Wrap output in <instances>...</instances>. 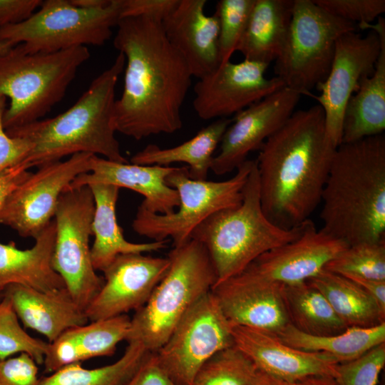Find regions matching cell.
Wrapping results in <instances>:
<instances>
[{
    "mask_svg": "<svg viewBox=\"0 0 385 385\" xmlns=\"http://www.w3.org/2000/svg\"><path fill=\"white\" fill-rule=\"evenodd\" d=\"M7 297L24 326L41 334L51 343L66 330L88 323L82 309L67 289L41 292L20 284L5 289Z\"/></svg>",
    "mask_w": 385,
    "mask_h": 385,
    "instance_id": "603a6c76",
    "label": "cell"
},
{
    "mask_svg": "<svg viewBox=\"0 0 385 385\" xmlns=\"http://www.w3.org/2000/svg\"><path fill=\"white\" fill-rule=\"evenodd\" d=\"M168 257L143 253L117 256L102 272L104 283L85 309L89 322L126 314L142 307L166 274Z\"/></svg>",
    "mask_w": 385,
    "mask_h": 385,
    "instance_id": "e0dca14e",
    "label": "cell"
},
{
    "mask_svg": "<svg viewBox=\"0 0 385 385\" xmlns=\"http://www.w3.org/2000/svg\"><path fill=\"white\" fill-rule=\"evenodd\" d=\"M14 45L9 43L0 41V55L4 54L11 49Z\"/></svg>",
    "mask_w": 385,
    "mask_h": 385,
    "instance_id": "f907efd6",
    "label": "cell"
},
{
    "mask_svg": "<svg viewBox=\"0 0 385 385\" xmlns=\"http://www.w3.org/2000/svg\"><path fill=\"white\" fill-rule=\"evenodd\" d=\"M179 0H123L120 19L148 17L161 21L173 10Z\"/></svg>",
    "mask_w": 385,
    "mask_h": 385,
    "instance_id": "b9f144b4",
    "label": "cell"
},
{
    "mask_svg": "<svg viewBox=\"0 0 385 385\" xmlns=\"http://www.w3.org/2000/svg\"><path fill=\"white\" fill-rule=\"evenodd\" d=\"M125 385H175L160 366L155 352H151Z\"/></svg>",
    "mask_w": 385,
    "mask_h": 385,
    "instance_id": "ee69618b",
    "label": "cell"
},
{
    "mask_svg": "<svg viewBox=\"0 0 385 385\" xmlns=\"http://www.w3.org/2000/svg\"><path fill=\"white\" fill-rule=\"evenodd\" d=\"M268 66L247 59L220 64L195 85V113L202 120L228 118L285 86L277 76L266 78Z\"/></svg>",
    "mask_w": 385,
    "mask_h": 385,
    "instance_id": "9a60e30c",
    "label": "cell"
},
{
    "mask_svg": "<svg viewBox=\"0 0 385 385\" xmlns=\"http://www.w3.org/2000/svg\"><path fill=\"white\" fill-rule=\"evenodd\" d=\"M348 246L317 230L309 220L298 238L262 254L245 270L284 285L296 284L316 276Z\"/></svg>",
    "mask_w": 385,
    "mask_h": 385,
    "instance_id": "d6986e66",
    "label": "cell"
},
{
    "mask_svg": "<svg viewBox=\"0 0 385 385\" xmlns=\"http://www.w3.org/2000/svg\"><path fill=\"white\" fill-rule=\"evenodd\" d=\"M232 118H218L200 130L187 141L169 148L150 144L135 153L130 163L141 165L170 166L175 163L188 164V175L192 180L207 179L215 151Z\"/></svg>",
    "mask_w": 385,
    "mask_h": 385,
    "instance_id": "f1b7e54d",
    "label": "cell"
},
{
    "mask_svg": "<svg viewBox=\"0 0 385 385\" xmlns=\"http://www.w3.org/2000/svg\"><path fill=\"white\" fill-rule=\"evenodd\" d=\"M385 130V31L373 73L364 77L344 110L342 143L383 134Z\"/></svg>",
    "mask_w": 385,
    "mask_h": 385,
    "instance_id": "83f0119b",
    "label": "cell"
},
{
    "mask_svg": "<svg viewBox=\"0 0 385 385\" xmlns=\"http://www.w3.org/2000/svg\"><path fill=\"white\" fill-rule=\"evenodd\" d=\"M257 370L252 361L233 345L210 358L196 374L193 385H248Z\"/></svg>",
    "mask_w": 385,
    "mask_h": 385,
    "instance_id": "836d02e7",
    "label": "cell"
},
{
    "mask_svg": "<svg viewBox=\"0 0 385 385\" xmlns=\"http://www.w3.org/2000/svg\"><path fill=\"white\" fill-rule=\"evenodd\" d=\"M56 225L52 220L34 239V246L20 250L14 242L0 243V291L20 284L41 292L65 288L52 267Z\"/></svg>",
    "mask_w": 385,
    "mask_h": 385,
    "instance_id": "d4e9b609",
    "label": "cell"
},
{
    "mask_svg": "<svg viewBox=\"0 0 385 385\" xmlns=\"http://www.w3.org/2000/svg\"><path fill=\"white\" fill-rule=\"evenodd\" d=\"M359 28L371 29L366 36L356 31L346 33L337 41L329 73L317 90L311 93L322 107L327 136L334 148L342 143L344 113L349 98L356 91L361 80L371 75L379 56L381 34L385 20L364 24Z\"/></svg>",
    "mask_w": 385,
    "mask_h": 385,
    "instance_id": "4fadbf2b",
    "label": "cell"
},
{
    "mask_svg": "<svg viewBox=\"0 0 385 385\" xmlns=\"http://www.w3.org/2000/svg\"><path fill=\"white\" fill-rule=\"evenodd\" d=\"M206 4V0H179L161 22L168 41L183 56L192 76L198 79L220 64L219 24L214 14H205Z\"/></svg>",
    "mask_w": 385,
    "mask_h": 385,
    "instance_id": "44dd1931",
    "label": "cell"
},
{
    "mask_svg": "<svg viewBox=\"0 0 385 385\" xmlns=\"http://www.w3.org/2000/svg\"><path fill=\"white\" fill-rule=\"evenodd\" d=\"M89 58L87 46L29 53L21 43L1 54L0 96L10 100L3 115L5 131L41 120L63 99Z\"/></svg>",
    "mask_w": 385,
    "mask_h": 385,
    "instance_id": "8992f818",
    "label": "cell"
},
{
    "mask_svg": "<svg viewBox=\"0 0 385 385\" xmlns=\"http://www.w3.org/2000/svg\"><path fill=\"white\" fill-rule=\"evenodd\" d=\"M248 385H292L262 371L257 370Z\"/></svg>",
    "mask_w": 385,
    "mask_h": 385,
    "instance_id": "7dc6e473",
    "label": "cell"
},
{
    "mask_svg": "<svg viewBox=\"0 0 385 385\" xmlns=\"http://www.w3.org/2000/svg\"><path fill=\"white\" fill-rule=\"evenodd\" d=\"M294 0H255L237 51L244 59L270 65L288 36Z\"/></svg>",
    "mask_w": 385,
    "mask_h": 385,
    "instance_id": "4316f807",
    "label": "cell"
},
{
    "mask_svg": "<svg viewBox=\"0 0 385 385\" xmlns=\"http://www.w3.org/2000/svg\"><path fill=\"white\" fill-rule=\"evenodd\" d=\"M92 154L80 153L41 166L9 195L0 210V224L35 239L53 220L62 192L91 170Z\"/></svg>",
    "mask_w": 385,
    "mask_h": 385,
    "instance_id": "5bb4252c",
    "label": "cell"
},
{
    "mask_svg": "<svg viewBox=\"0 0 385 385\" xmlns=\"http://www.w3.org/2000/svg\"><path fill=\"white\" fill-rule=\"evenodd\" d=\"M301 94L284 86L235 115L224 133L210 170L217 175L232 172L260 150L295 111Z\"/></svg>",
    "mask_w": 385,
    "mask_h": 385,
    "instance_id": "2e32d148",
    "label": "cell"
},
{
    "mask_svg": "<svg viewBox=\"0 0 385 385\" xmlns=\"http://www.w3.org/2000/svg\"><path fill=\"white\" fill-rule=\"evenodd\" d=\"M122 356L109 365L86 369L81 363L61 367L43 377L38 385H125L151 351L137 342H128Z\"/></svg>",
    "mask_w": 385,
    "mask_h": 385,
    "instance_id": "d6a6232c",
    "label": "cell"
},
{
    "mask_svg": "<svg viewBox=\"0 0 385 385\" xmlns=\"http://www.w3.org/2000/svg\"><path fill=\"white\" fill-rule=\"evenodd\" d=\"M130 325L127 314L70 328L48 343L43 363L46 373L94 357L111 356L126 340Z\"/></svg>",
    "mask_w": 385,
    "mask_h": 385,
    "instance_id": "cb8c5ba5",
    "label": "cell"
},
{
    "mask_svg": "<svg viewBox=\"0 0 385 385\" xmlns=\"http://www.w3.org/2000/svg\"><path fill=\"white\" fill-rule=\"evenodd\" d=\"M41 0H0V29L27 20L39 8Z\"/></svg>",
    "mask_w": 385,
    "mask_h": 385,
    "instance_id": "7bdbcfd3",
    "label": "cell"
},
{
    "mask_svg": "<svg viewBox=\"0 0 385 385\" xmlns=\"http://www.w3.org/2000/svg\"><path fill=\"white\" fill-rule=\"evenodd\" d=\"M175 168L118 163L94 155L90 172L78 175L68 188L105 183L128 188L144 197L140 205L152 212L167 215L179 205L177 191L165 181Z\"/></svg>",
    "mask_w": 385,
    "mask_h": 385,
    "instance_id": "7402d4cb",
    "label": "cell"
},
{
    "mask_svg": "<svg viewBox=\"0 0 385 385\" xmlns=\"http://www.w3.org/2000/svg\"><path fill=\"white\" fill-rule=\"evenodd\" d=\"M255 0H220L214 14L219 24L220 64L230 61L243 35Z\"/></svg>",
    "mask_w": 385,
    "mask_h": 385,
    "instance_id": "8d00e7d4",
    "label": "cell"
},
{
    "mask_svg": "<svg viewBox=\"0 0 385 385\" xmlns=\"http://www.w3.org/2000/svg\"><path fill=\"white\" fill-rule=\"evenodd\" d=\"M10 299L0 302V360L26 353L37 364H43L48 342L30 336L21 326Z\"/></svg>",
    "mask_w": 385,
    "mask_h": 385,
    "instance_id": "d590c367",
    "label": "cell"
},
{
    "mask_svg": "<svg viewBox=\"0 0 385 385\" xmlns=\"http://www.w3.org/2000/svg\"><path fill=\"white\" fill-rule=\"evenodd\" d=\"M234 346L262 371L292 384L314 375L334 377L337 361L331 356L292 347L270 332L244 326H232Z\"/></svg>",
    "mask_w": 385,
    "mask_h": 385,
    "instance_id": "ffe728a7",
    "label": "cell"
},
{
    "mask_svg": "<svg viewBox=\"0 0 385 385\" xmlns=\"http://www.w3.org/2000/svg\"><path fill=\"white\" fill-rule=\"evenodd\" d=\"M254 163L247 160L234 176L224 181L192 180L188 166L176 167L165 181L177 191L178 207L170 214L162 215L140 205L132 223L133 230L153 241L170 238L173 247L183 245L208 217L241 202L242 189Z\"/></svg>",
    "mask_w": 385,
    "mask_h": 385,
    "instance_id": "ba28073f",
    "label": "cell"
},
{
    "mask_svg": "<svg viewBox=\"0 0 385 385\" xmlns=\"http://www.w3.org/2000/svg\"><path fill=\"white\" fill-rule=\"evenodd\" d=\"M94 210V197L88 185L68 187L60 196L53 220L52 267L84 310L104 283L93 266L89 246Z\"/></svg>",
    "mask_w": 385,
    "mask_h": 385,
    "instance_id": "8fae6325",
    "label": "cell"
},
{
    "mask_svg": "<svg viewBox=\"0 0 385 385\" xmlns=\"http://www.w3.org/2000/svg\"><path fill=\"white\" fill-rule=\"evenodd\" d=\"M282 297L289 324L302 333L331 336L348 328L323 294L308 282L283 284Z\"/></svg>",
    "mask_w": 385,
    "mask_h": 385,
    "instance_id": "1f68e13d",
    "label": "cell"
},
{
    "mask_svg": "<svg viewBox=\"0 0 385 385\" xmlns=\"http://www.w3.org/2000/svg\"><path fill=\"white\" fill-rule=\"evenodd\" d=\"M307 282L323 294L348 327H371L385 322V313L376 301L349 279L324 269Z\"/></svg>",
    "mask_w": 385,
    "mask_h": 385,
    "instance_id": "f546056e",
    "label": "cell"
},
{
    "mask_svg": "<svg viewBox=\"0 0 385 385\" xmlns=\"http://www.w3.org/2000/svg\"><path fill=\"white\" fill-rule=\"evenodd\" d=\"M329 13L359 26L373 24L385 12L384 0H314Z\"/></svg>",
    "mask_w": 385,
    "mask_h": 385,
    "instance_id": "f35d334b",
    "label": "cell"
},
{
    "mask_svg": "<svg viewBox=\"0 0 385 385\" xmlns=\"http://www.w3.org/2000/svg\"><path fill=\"white\" fill-rule=\"evenodd\" d=\"M321 202L322 229L348 245L385 240V135L341 143Z\"/></svg>",
    "mask_w": 385,
    "mask_h": 385,
    "instance_id": "3957f363",
    "label": "cell"
},
{
    "mask_svg": "<svg viewBox=\"0 0 385 385\" xmlns=\"http://www.w3.org/2000/svg\"><path fill=\"white\" fill-rule=\"evenodd\" d=\"M381 385H384V383L381 384Z\"/></svg>",
    "mask_w": 385,
    "mask_h": 385,
    "instance_id": "816d5d0a",
    "label": "cell"
},
{
    "mask_svg": "<svg viewBox=\"0 0 385 385\" xmlns=\"http://www.w3.org/2000/svg\"><path fill=\"white\" fill-rule=\"evenodd\" d=\"M351 31H356L355 24L314 0H294L287 41L275 61L276 76L286 87L309 96L329 73L337 39Z\"/></svg>",
    "mask_w": 385,
    "mask_h": 385,
    "instance_id": "9c48e42d",
    "label": "cell"
},
{
    "mask_svg": "<svg viewBox=\"0 0 385 385\" xmlns=\"http://www.w3.org/2000/svg\"><path fill=\"white\" fill-rule=\"evenodd\" d=\"M123 0L85 9L70 0H46L27 20L0 29V41L21 43L29 53H52L78 46H101L120 20Z\"/></svg>",
    "mask_w": 385,
    "mask_h": 385,
    "instance_id": "30bf717a",
    "label": "cell"
},
{
    "mask_svg": "<svg viewBox=\"0 0 385 385\" xmlns=\"http://www.w3.org/2000/svg\"><path fill=\"white\" fill-rule=\"evenodd\" d=\"M76 6L85 9L102 8L108 5L111 0H70Z\"/></svg>",
    "mask_w": 385,
    "mask_h": 385,
    "instance_id": "681fc988",
    "label": "cell"
},
{
    "mask_svg": "<svg viewBox=\"0 0 385 385\" xmlns=\"http://www.w3.org/2000/svg\"><path fill=\"white\" fill-rule=\"evenodd\" d=\"M117 27L113 45L125 63L123 91L113 108L115 132L138 140L179 130L192 77L185 60L161 21L127 17Z\"/></svg>",
    "mask_w": 385,
    "mask_h": 385,
    "instance_id": "6da1fadb",
    "label": "cell"
},
{
    "mask_svg": "<svg viewBox=\"0 0 385 385\" xmlns=\"http://www.w3.org/2000/svg\"><path fill=\"white\" fill-rule=\"evenodd\" d=\"M309 220L291 229L282 228L269 220L261 204L255 160L241 202L208 217L195 227L190 238L207 250L218 284L241 273L262 254L298 238Z\"/></svg>",
    "mask_w": 385,
    "mask_h": 385,
    "instance_id": "5b68a950",
    "label": "cell"
},
{
    "mask_svg": "<svg viewBox=\"0 0 385 385\" xmlns=\"http://www.w3.org/2000/svg\"><path fill=\"white\" fill-rule=\"evenodd\" d=\"M324 270L385 281V240L349 245Z\"/></svg>",
    "mask_w": 385,
    "mask_h": 385,
    "instance_id": "e575fe53",
    "label": "cell"
},
{
    "mask_svg": "<svg viewBox=\"0 0 385 385\" xmlns=\"http://www.w3.org/2000/svg\"><path fill=\"white\" fill-rule=\"evenodd\" d=\"M232 327L212 291L200 298L155 351L174 384L193 385L196 374L210 358L233 346Z\"/></svg>",
    "mask_w": 385,
    "mask_h": 385,
    "instance_id": "7c38bea8",
    "label": "cell"
},
{
    "mask_svg": "<svg viewBox=\"0 0 385 385\" xmlns=\"http://www.w3.org/2000/svg\"><path fill=\"white\" fill-rule=\"evenodd\" d=\"M292 385H338V384L332 376L314 375L301 379Z\"/></svg>",
    "mask_w": 385,
    "mask_h": 385,
    "instance_id": "c3c4849f",
    "label": "cell"
},
{
    "mask_svg": "<svg viewBox=\"0 0 385 385\" xmlns=\"http://www.w3.org/2000/svg\"><path fill=\"white\" fill-rule=\"evenodd\" d=\"M125 63V56L118 53L113 63L63 113L6 131L8 135L25 138L32 145L21 163L29 170L80 153L127 163L113 124L115 86Z\"/></svg>",
    "mask_w": 385,
    "mask_h": 385,
    "instance_id": "277c9868",
    "label": "cell"
},
{
    "mask_svg": "<svg viewBox=\"0 0 385 385\" xmlns=\"http://www.w3.org/2000/svg\"><path fill=\"white\" fill-rule=\"evenodd\" d=\"M30 173L21 163L0 173V210L9 195Z\"/></svg>",
    "mask_w": 385,
    "mask_h": 385,
    "instance_id": "f6af8a7d",
    "label": "cell"
},
{
    "mask_svg": "<svg viewBox=\"0 0 385 385\" xmlns=\"http://www.w3.org/2000/svg\"><path fill=\"white\" fill-rule=\"evenodd\" d=\"M361 287L376 301L380 309L385 313V281L362 277L359 276L342 275Z\"/></svg>",
    "mask_w": 385,
    "mask_h": 385,
    "instance_id": "bcb514c9",
    "label": "cell"
},
{
    "mask_svg": "<svg viewBox=\"0 0 385 385\" xmlns=\"http://www.w3.org/2000/svg\"><path fill=\"white\" fill-rule=\"evenodd\" d=\"M385 365V343L370 349L360 357L336 366L338 385H376Z\"/></svg>",
    "mask_w": 385,
    "mask_h": 385,
    "instance_id": "74e56055",
    "label": "cell"
},
{
    "mask_svg": "<svg viewBox=\"0 0 385 385\" xmlns=\"http://www.w3.org/2000/svg\"><path fill=\"white\" fill-rule=\"evenodd\" d=\"M282 287V284L244 270L216 284L211 291L232 326L277 334L289 324Z\"/></svg>",
    "mask_w": 385,
    "mask_h": 385,
    "instance_id": "ac0fdd59",
    "label": "cell"
},
{
    "mask_svg": "<svg viewBox=\"0 0 385 385\" xmlns=\"http://www.w3.org/2000/svg\"><path fill=\"white\" fill-rule=\"evenodd\" d=\"M275 335L292 347L325 354L341 364L356 359L385 343V322L371 327H350L340 334L324 337L302 333L289 324Z\"/></svg>",
    "mask_w": 385,
    "mask_h": 385,
    "instance_id": "4dcf8cb0",
    "label": "cell"
},
{
    "mask_svg": "<svg viewBox=\"0 0 385 385\" xmlns=\"http://www.w3.org/2000/svg\"><path fill=\"white\" fill-rule=\"evenodd\" d=\"M6 98L0 96V173L20 164L32 148L26 139L11 137L3 125V115L6 108Z\"/></svg>",
    "mask_w": 385,
    "mask_h": 385,
    "instance_id": "60d3db41",
    "label": "cell"
},
{
    "mask_svg": "<svg viewBox=\"0 0 385 385\" xmlns=\"http://www.w3.org/2000/svg\"><path fill=\"white\" fill-rule=\"evenodd\" d=\"M88 186L95 201L92 221L94 242L91 247V256L96 270L103 271L120 255L150 252L167 247L169 240L148 243H133L126 240L115 214L120 188L105 183H92Z\"/></svg>",
    "mask_w": 385,
    "mask_h": 385,
    "instance_id": "484cf974",
    "label": "cell"
},
{
    "mask_svg": "<svg viewBox=\"0 0 385 385\" xmlns=\"http://www.w3.org/2000/svg\"><path fill=\"white\" fill-rule=\"evenodd\" d=\"M336 148L317 104L294 111L262 144L256 161L262 210L276 225L291 229L319 203Z\"/></svg>",
    "mask_w": 385,
    "mask_h": 385,
    "instance_id": "7a4b0ae2",
    "label": "cell"
},
{
    "mask_svg": "<svg viewBox=\"0 0 385 385\" xmlns=\"http://www.w3.org/2000/svg\"><path fill=\"white\" fill-rule=\"evenodd\" d=\"M36 364L26 353L0 360V385H38Z\"/></svg>",
    "mask_w": 385,
    "mask_h": 385,
    "instance_id": "ab89813d",
    "label": "cell"
},
{
    "mask_svg": "<svg viewBox=\"0 0 385 385\" xmlns=\"http://www.w3.org/2000/svg\"><path fill=\"white\" fill-rule=\"evenodd\" d=\"M168 257L166 274L148 302L135 312L126 339L151 352L165 344L183 316L217 280L207 250L193 239L173 247Z\"/></svg>",
    "mask_w": 385,
    "mask_h": 385,
    "instance_id": "52a82bcc",
    "label": "cell"
}]
</instances>
